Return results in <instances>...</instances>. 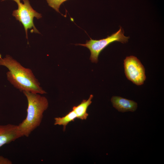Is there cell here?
<instances>
[{
  "label": "cell",
  "mask_w": 164,
  "mask_h": 164,
  "mask_svg": "<svg viewBox=\"0 0 164 164\" xmlns=\"http://www.w3.org/2000/svg\"><path fill=\"white\" fill-rule=\"evenodd\" d=\"M0 65L8 69L6 73L8 80L20 91H28L40 94L46 93L32 70L22 66L9 55H6L2 58L0 54Z\"/></svg>",
  "instance_id": "cell-1"
},
{
  "label": "cell",
  "mask_w": 164,
  "mask_h": 164,
  "mask_svg": "<svg viewBox=\"0 0 164 164\" xmlns=\"http://www.w3.org/2000/svg\"><path fill=\"white\" fill-rule=\"evenodd\" d=\"M28 103L26 118L18 125L22 137H28L40 125L43 114L48 108V101L40 94L28 91H22Z\"/></svg>",
  "instance_id": "cell-2"
},
{
  "label": "cell",
  "mask_w": 164,
  "mask_h": 164,
  "mask_svg": "<svg viewBox=\"0 0 164 164\" xmlns=\"http://www.w3.org/2000/svg\"><path fill=\"white\" fill-rule=\"evenodd\" d=\"M124 31L121 27L117 32L105 38L100 40H87L85 44H77L76 45L86 47L90 51V60L92 63L98 62V56L101 52L109 45L113 42L118 41L124 43L128 41L129 37L124 35Z\"/></svg>",
  "instance_id": "cell-3"
},
{
  "label": "cell",
  "mask_w": 164,
  "mask_h": 164,
  "mask_svg": "<svg viewBox=\"0 0 164 164\" xmlns=\"http://www.w3.org/2000/svg\"><path fill=\"white\" fill-rule=\"evenodd\" d=\"M5 0H1L2 1ZM16 2L18 8L13 12L12 15L15 17L23 25L26 32V38L28 39L27 31L29 29L33 28V32L36 33L39 32L35 27L33 18L39 19L42 17L41 14L34 10L31 6L29 0H23L24 3L20 2V0H12Z\"/></svg>",
  "instance_id": "cell-4"
},
{
  "label": "cell",
  "mask_w": 164,
  "mask_h": 164,
  "mask_svg": "<svg viewBox=\"0 0 164 164\" xmlns=\"http://www.w3.org/2000/svg\"><path fill=\"white\" fill-rule=\"evenodd\" d=\"M124 61L125 73L127 79L137 85L143 84L146 78L145 69L139 60L131 56L126 57Z\"/></svg>",
  "instance_id": "cell-5"
},
{
  "label": "cell",
  "mask_w": 164,
  "mask_h": 164,
  "mask_svg": "<svg viewBox=\"0 0 164 164\" xmlns=\"http://www.w3.org/2000/svg\"><path fill=\"white\" fill-rule=\"evenodd\" d=\"M22 137L17 125L10 124L0 125V148Z\"/></svg>",
  "instance_id": "cell-6"
},
{
  "label": "cell",
  "mask_w": 164,
  "mask_h": 164,
  "mask_svg": "<svg viewBox=\"0 0 164 164\" xmlns=\"http://www.w3.org/2000/svg\"><path fill=\"white\" fill-rule=\"evenodd\" d=\"M111 101L114 107L122 112H133L136 110L137 107V104L134 101L120 97L113 96Z\"/></svg>",
  "instance_id": "cell-7"
},
{
  "label": "cell",
  "mask_w": 164,
  "mask_h": 164,
  "mask_svg": "<svg viewBox=\"0 0 164 164\" xmlns=\"http://www.w3.org/2000/svg\"><path fill=\"white\" fill-rule=\"evenodd\" d=\"M93 97V95L91 94L87 100H84L79 105L73 107V110L76 114L77 118L82 120L87 119L88 115L87 109L92 103Z\"/></svg>",
  "instance_id": "cell-8"
},
{
  "label": "cell",
  "mask_w": 164,
  "mask_h": 164,
  "mask_svg": "<svg viewBox=\"0 0 164 164\" xmlns=\"http://www.w3.org/2000/svg\"><path fill=\"white\" fill-rule=\"evenodd\" d=\"M77 116L75 112L72 110L65 116L60 117H56L54 118L55 125H62L64 130H65L66 126L70 122L74 121Z\"/></svg>",
  "instance_id": "cell-9"
},
{
  "label": "cell",
  "mask_w": 164,
  "mask_h": 164,
  "mask_svg": "<svg viewBox=\"0 0 164 164\" xmlns=\"http://www.w3.org/2000/svg\"><path fill=\"white\" fill-rule=\"evenodd\" d=\"M67 0H46L49 5L59 13H60L59 11L60 5Z\"/></svg>",
  "instance_id": "cell-10"
},
{
  "label": "cell",
  "mask_w": 164,
  "mask_h": 164,
  "mask_svg": "<svg viewBox=\"0 0 164 164\" xmlns=\"http://www.w3.org/2000/svg\"><path fill=\"white\" fill-rule=\"evenodd\" d=\"M12 162L8 159L0 155V164H12Z\"/></svg>",
  "instance_id": "cell-11"
}]
</instances>
